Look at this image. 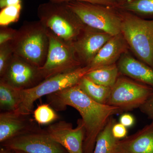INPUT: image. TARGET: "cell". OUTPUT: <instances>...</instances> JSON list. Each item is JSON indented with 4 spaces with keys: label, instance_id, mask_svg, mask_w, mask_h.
Instances as JSON below:
<instances>
[{
    "label": "cell",
    "instance_id": "obj_14",
    "mask_svg": "<svg viewBox=\"0 0 153 153\" xmlns=\"http://www.w3.org/2000/svg\"><path fill=\"white\" fill-rule=\"evenodd\" d=\"M116 153H153V122L131 135L118 140Z\"/></svg>",
    "mask_w": 153,
    "mask_h": 153
},
{
    "label": "cell",
    "instance_id": "obj_10",
    "mask_svg": "<svg viewBox=\"0 0 153 153\" xmlns=\"http://www.w3.org/2000/svg\"><path fill=\"white\" fill-rule=\"evenodd\" d=\"M0 79L20 90L34 87L44 80L39 68L14 54Z\"/></svg>",
    "mask_w": 153,
    "mask_h": 153
},
{
    "label": "cell",
    "instance_id": "obj_8",
    "mask_svg": "<svg viewBox=\"0 0 153 153\" xmlns=\"http://www.w3.org/2000/svg\"><path fill=\"white\" fill-rule=\"evenodd\" d=\"M153 92V88L124 77L118 78L111 88L107 104L117 107L123 111L140 106Z\"/></svg>",
    "mask_w": 153,
    "mask_h": 153
},
{
    "label": "cell",
    "instance_id": "obj_15",
    "mask_svg": "<svg viewBox=\"0 0 153 153\" xmlns=\"http://www.w3.org/2000/svg\"><path fill=\"white\" fill-rule=\"evenodd\" d=\"M128 44L121 33L112 36L88 65L91 70L115 64L126 51Z\"/></svg>",
    "mask_w": 153,
    "mask_h": 153
},
{
    "label": "cell",
    "instance_id": "obj_20",
    "mask_svg": "<svg viewBox=\"0 0 153 153\" xmlns=\"http://www.w3.org/2000/svg\"><path fill=\"white\" fill-rule=\"evenodd\" d=\"M82 91L94 101L107 104L111 88L99 85L84 76L78 83Z\"/></svg>",
    "mask_w": 153,
    "mask_h": 153
},
{
    "label": "cell",
    "instance_id": "obj_12",
    "mask_svg": "<svg viewBox=\"0 0 153 153\" xmlns=\"http://www.w3.org/2000/svg\"><path fill=\"white\" fill-rule=\"evenodd\" d=\"M112 37L108 33L86 26L80 36L70 45L82 66H88Z\"/></svg>",
    "mask_w": 153,
    "mask_h": 153
},
{
    "label": "cell",
    "instance_id": "obj_31",
    "mask_svg": "<svg viewBox=\"0 0 153 153\" xmlns=\"http://www.w3.org/2000/svg\"><path fill=\"white\" fill-rule=\"evenodd\" d=\"M0 153H16L15 151L11 149L4 147L1 146L0 149Z\"/></svg>",
    "mask_w": 153,
    "mask_h": 153
},
{
    "label": "cell",
    "instance_id": "obj_9",
    "mask_svg": "<svg viewBox=\"0 0 153 153\" xmlns=\"http://www.w3.org/2000/svg\"><path fill=\"white\" fill-rule=\"evenodd\" d=\"M1 146L25 153H68L40 127L8 140Z\"/></svg>",
    "mask_w": 153,
    "mask_h": 153
},
{
    "label": "cell",
    "instance_id": "obj_2",
    "mask_svg": "<svg viewBox=\"0 0 153 153\" xmlns=\"http://www.w3.org/2000/svg\"><path fill=\"white\" fill-rule=\"evenodd\" d=\"M10 44L14 54L40 68L48 54V30L39 21L25 22L17 30Z\"/></svg>",
    "mask_w": 153,
    "mask_h": 153
},
{
    "label": "cell",
    "instance_id": "obj_5",
    "mask_svg": "<svg viewBox=\"0 0 153 153\" xmlns=\"http://www.w3.org/2000/svg\"><path fill=\"white\" fill-rule=\"evenodd\" d=\"M91 70L89 66H81L44 79L31 88L21 90L22 103L16 111L23 114H31L33 112L34 102L38 99L76 85Z\"/></svg>",
    "mask_w": 153,
    "mask_h": 153
},
{
    "label": "cell",
    "instance_id": "obj_32",
    "mask_svg": "<svg viewBox=\"0 0 153 153\" xmlns=\"http://www.w3.org/2000/svg\"><path fill=\"white\" fill-rule=\"evenodd\" d=\"M15 152L16 153H25L24 152H21V151H15Z\"/></svg>",
    "mask_w": 153,
    "mask_h": 153
},
{
    "label": "cell",
    "instance_id": "obj_18",
    "mask_svg": "<svg viewBox=\"0 0 153 153\" xmlns=\"http://www.w3.org/2000/svg\"><path fill=\"white\" fill-rule=\"evenodd\" d=\"M116 123L114 118H110L97 137L93 153H116V147L119 140L114 137L112 131L113 126Z\"/></svg>",
    "mask_w": 153,
    "mask_h": 153
},
{
    "label": "cell",
    "instance_id": "obj_17",
    "mask_svg": "<svg viewBox=\"0 0 153 153\" xmlns=\"http://www.w3.org/2000/svg\"><path fill=\"white\" fill-rule=\"evenodd\" d=\"M21 90L0 79V108L4 111H16L22 103Z\"/></svg>",
    "mask_w": 153,
    "mask_h": 153
},
{
    "label": "cell",
    "instance_id": "obj_23",
    "mask_svg": "<svg viewBox=\"0 0 153 153\" xmlns=\"http://www.w3.org/2000/svg\"><path fill=\"white\" fill-rule=\"evenodd\" d=\"M22 4H18L6 7L0 13V25L7 27L12 23L19 21L22 10Z\"/></svg>",
    "mask_w": 153,
    "mask_h": 153
},
{
    "label": "cell",
    "instance_id": "obj_3",
    "mask_svg": "<svg viewBox=\"0 0 153 153\" xmlns=\"http://www.w3.org/2000/svg\"><path fill=\"white\" fill-rule=\"evenodd\" d=\"M39 21L45 28L66 43L71 44L86 27L65 3L49 1L38 6Z\"/></svg>",
    "mask_w": 153,
    "mask_h": 153
},
{
    "label": "cell",
    "instance_id": "obj_7",
    "mask_svg": "<svg viewBox=\"0 0 153 153\" xmlns=\"http://www.w3.org/2000/svg\"><path fill=\"white\" fill-rule=\"evenodd\" d=\"M48 34L49 47L47 59L43 66L39 68L44 80L83 66L76 58L71 45L48 30Z\"/></svg>",
    "mask_w": 153,
    "mask_h": 153
},
{
    "label": "cell",
    "instance_id": "obj_6",
    "mask_svg": "<svg viewBox=\"0 0 153 153\" xmlns=\"http://www.w3.org/2000/svg\"><path fill=\"white\" fill-rule=\"evenodd\" d=\"M65 3L85 26L112 36L121 33V18L108 8L83 2Z\"/></svg>",
    "mask_w": 153,
    "mask_h": 153
},
{
    "label": "cell",
    "instance_id": "obj_30",
    "mask_svg": "<svg viewBox=\"0 0 153 153\" xmlns=\"http://www.w3.org/2000/svg\"><path fill=\"white\" fill-rule=\"evenodd\" d=\"M22 0H0V8L2 9L9 6L21 4Z\"/></svg>",
    "mask_w": 153,
    "mask_h": 153
},
{
    "label": "cell",
    "instance_id": "obj_1",
    "mask_svg": "<svg viewBox=\"0 0 153 153\" xmlns=\"http://www.w3.org/2000/svg\"><path fill=\"white\" fill-rule=\"evenodd\" d=\"M47 97L49 104L55 110H64L70 106L81 116L85 131L83 153H93L97 137L110 118L123 111L117 107L101 104L91 99L78 84Z\"/></svg>",
    "mask_w": 153,
    "mask_h": 153
},
{
    "label": "cell",
    "instance_id": "obj_24",
    "mask_svg": "<svg viewBox=\"0 0 153 153\" xmlns=\"http://www.w3.org/2000/svg\"><path fill=\"white\" fill-rule=\"evenodd\" d=\"M13 55L10 41L0 45V76L5 71L9 61Z\"/></svg>",
    "mask_w": 153,
    "mask_h": 153
},
{
    "label": "cell",
    "instance_id": "obj_4",
    "mask_svg": "<svg viewBox=\"0 0 153 153\" xmlns=\"http://www.w3.org/2000/svg\"><path fill=\"white\" fill-rule=\"evenodd\" d=\"M121 18V33L140 60L153 68V20L130 14Z\"/></svg>",
    "mask_w": 153,
    "mask_h": 153
},
{
    "label": "cell",
    "instance_id": "obj_21",
    "mask_svg": "<svg viewBox=\"0 0 153 153\" xmlns=\"http://www.w3.org/2000/svg\"><path fill=\"white\" fill-rule=\"evenodd\" d=\"M33 118L39 125L50 124L59 118L55 110L48 103L39 105L33 112Z\"/></svg>",
    "mask_w": 153,
    "mask_h": 153
},
{
    "label": "cell",
    "instance_id": "obj_11",
    "mask_svg": "<svg viewBox=\"0 0 153 153\" xmlns=\"http://www.w3.org/2000/svg\"><path fill=\"white\" fill-rule=\"evenodd\" d=\"M46 130L52 139L68 153H83L85 131L82 119L77 120V126L74 128L70 123L60 121L49 125Z\"/></svg>",
    "mask_w": 153,
    "mask_h": 153
},
{
    "label": "cell",
    "instance_id": "obj_27",
    "mask_svg": "<svg viewBox=\"0 0 153 153\" xmlns=\"http://www.w3.org/2000/svg\"><path fill=\"white\" fill-rule=\"evenodd\" d=\"M49 1L54 3H66L70 1H79L101 5L110 6L114 3V0H49Z\"/></svg>",
    "mask_w": 153,
    "mask_h": 153
},
{
    "label": "cell",
    "instance_id": "obj_28",
    "mask_svg": "<svg viewBox=\"0 0 153 153\" xmlns=\"http://www.w3.org/2000/svg\"><path fill=\"white\" fill-rule=\"evenodd\" d=\"M113 135L117 139L120 140L126 137L127 135V128L120 123H116L112 129Z\"/></svg>",
    "mask_w": 153,
    "mask_h": 153
},
{
    "label": "cell",
    "instance_id": "obj_22",
    "mask_svg": "<svg viewBox=\"0 0 153 153\" xmlns=\"http://www.w3.org/2000/svg\"><path fill=\"white\" fill-rule=\"evenodd\" d=\"M123 7L127 10L146 16H153V0H132Z\"/></svg>",
    "mask_w": 153,
    "mask_h": 153
},
{
    "label": "cell",
    "instance_id": "obj_29",
    "mask_svg": "<svg viewBox=\"0 0 153 153\" xmlns=\"http://www.w3.org/2000/svg\"><path fill=\"white\" fill-rule=\"evenodd\" d=\"M134 117L133 115L129 113H124L122 114L120 117V123L126 127L130 128L133 126L135 123Z\"/></svg>",
    "mask_w": 153,
    "mask_h": 153
},
{
    "label": "cell",
    "instance_id": "obj_19",
    "mask_svg": "<svg viewBox=\"0 0 153 153\" xmlns=\"http://www.w3.org/2000/svg\"><path fill=\"white\" fill-rule=\"evenodd\" d=\"M119 70L115 64L91 70L85 76L97 84L112 88L118 78Z\"/></svg>",
    "mask_w": 153,
    "mask_h": 153
},
{
    "label": "cell",
    "instance_id": "obj_13",
    "mask_svg": "<svg viewBox=\"0 0 153 153\" xmlns=\"http://www.w3.org/2000/svg\"><path fill=\"white\" fill-rule=\"evenodd\" d=\"M30 114H25L16 111H3L0 114V142L39 127Z\"/></svg>",
    "mask_w": 153,
    "mask_h": 153
},
{
    "label": "cell",
    "instance_id": "obj_25",
    "mask_svg": "<svg viewBox=\"0 0 153 153\" xmlns=\"http://www.w3.org/2000/svg\"><path fill=\"white\" fill-rule=\"evenodd\" d=\"M17 30L7 27L0 28V45L10 42L15 37Z\"/></svg>",
    "mask_w": 153,
    "mask_h": 153
},
{
    "label": "cell",
    "instance_id": "obj_16",
    "mask_svg": "<svg viewBox=\"0 0 153 153\" xmlns=\"http://www.w3.org/2000/svg\"><path fill=\"white\" fill-rule=\"evenodd\" d=\"M117 66L122 74L153 88V68L146 63L124 54Z\"/></svg>",
    "mask_w": 153,
    "mask_h": 153
},
{
    "label": "cell",
    "instance_id": "obj_26",
    "mask_svg": "<svg viewBox=\"0 0 153 153\" xmlns=\"http://www.w3.org/2000/svg\"><path fill=\"white\" fill-rule=\"evenodd\" d=\"M141 111L153 122V92L139 108Z\"/></svg>",
    "mask_w": 153,
    "mask_h": 153
}]
</instances>
